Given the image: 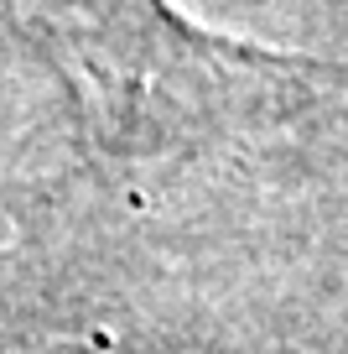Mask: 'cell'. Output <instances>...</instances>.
Masks as SVG:
<instances>
[{
  "instance_id": "6da1fadb",
  "label": "cell",
  "mask_w": 348,
  "mask_h": 354,
  "mask_svg": "<svg viewBox=\"0 0 348 354\" xmlns=\"http://www.w3.org/2000/svg\"><path fill=\"white\" fill-rule=\"evenodd\" d=\"M0 16L63 73L104 151L193 146L229 110L296 94L286 57L208 37L166 0H0Z\"/></svg>"
}]
</instances>
